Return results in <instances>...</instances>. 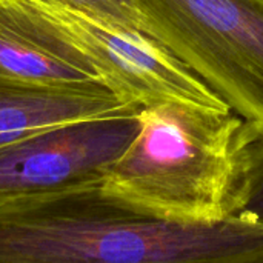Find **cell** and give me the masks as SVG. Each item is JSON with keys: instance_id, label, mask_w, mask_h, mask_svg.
<instances>
[{"instance_id": "4", "label": "cell", "mask_w": 263, "mask_h": 263, "mask_svg": "<svg viewBox=\"0 0 263 263\" xmlns=\"http://www.w3.org/2000/svg\"><path fill=\"white\" fill-rule=\"evenodd\" d=\"M11 2L126 102L143 108L183 103L231 111L203 80L148 35L40 0Z\"/></svg>"}, {"instance_id": "8", "label": "cell", "mask_w": 263, "mask_h": 263, "mask_svg": "<svg viewBox=\"0 0 263 263\" xmlns=\"http://www.w3.org/2000/svg\"><path fill=\"white\" fill-rule=\"evenodd\" d=\"M230 216L263 223V137H237Z\"/></svg>"}, {"instance_id": "6", "label": "cell", "mask_w": 263, "mask_h": 263, "mask_svg": "<svg viewBox=\"0 0 263 263\" xmlns=\"http://www.w3.org/2000/svg\"><path fill=\"white\" fill-rule=\"evenodd\" d=\"M142 108L102 83L46 85L0 79V148L60 125L131 114Z\"/></svg>"}, {"instance_id": "9", "label": "cell", "mask_w": 263, "mask_h": 263, "mask_svg": "<svg viewBox=\"0 0 263 263\" xmlns=\"http://www.w3.org/2000/svg\"><path fill=\"white\" fill-rule=\"evenodd\" d=\"M76 11L89 18L131 32L146 34V25L134 0H40ZM149 37V35H148Z\"/></svg>"}, {"instance_id": "1", "label": "cell", "mask_w": 263, "mask_h": 263, "mask_svg": "<svg viewBox=\"0 0 263 263\" xmlns=\"http://www.w3.org/2000/svg\"><path fill=\"white\" fill-rule=\"evenodd\" d=\"M0 263H263V223L165 219L97 185L2 205Z\"/></svg>"}, {"instance_id": "5", "label": "cell", "mask_w": 263, "mask_h": 263, "mask_svg": "<svg viewBox=\"0 0 263 263\" xmlns=\"http://www.w3.org/2000/svg\"><path fill=\"white\" fill-rule=\"evenodd\" d=\"M140 111L60 125L2 146L0 206L102 185L136 139Z\"/></svg>"}, {"instance_id": "2", "label": "cell", "mask_w": 263, "mask_h": 263, "mask_svg": "<svg viewBox=\"0 0 263 263\" xmlns=\"http://www.w3.org/2000/svg\"><path fill=\"white\" fill-rule=\"evenodd\" d=\"M242 119L183 103L140 111V129L102 188L159 217L216 222L230 217Z\"/></svg>"}, {"instance_id": "3", "label": "cell", "mask_w": 263, "mask_h": 263, "mask_svg": "<svg viewBox=\"0 0 263 263\" xmlns=\"http://www.w3.org/2000/svg\"><path fill=\"white\" fill-rule=\"evenodd\" d=\"M146 34L263 137V0H134Z\"/></svg>"}, {"instance_id": "7", "label": "cell", "mask_w": 263, "mask_h": 263, "mask_svg": "<svg viewBox=\"0 0 263 263\" xmlns=\"http://www.w3.org/2000/svg\"><path fill=\"white\" fill-rule=\"evenodd\" d=\"M0 79L46 85L102 83L94 72L57 54L48 42L35 34L2 0Z\"/></svg>"}]
</instances>
